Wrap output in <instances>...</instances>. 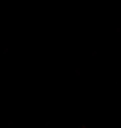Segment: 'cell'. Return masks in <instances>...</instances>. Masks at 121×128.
<instances>
[]
</instances>
